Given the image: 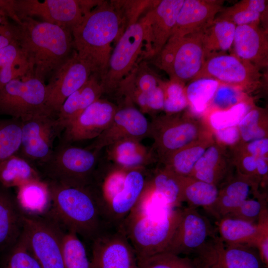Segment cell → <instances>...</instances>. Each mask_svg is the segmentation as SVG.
<instances>
[{
	"instance_id": "cell-26",
	"label": "cell",
	"mask_w": 268,
	"mask_h": 268,
	"mask_svg": "<svg viewBox=\"0 0 268 268\" xmlns=\"http://www.w3.org/2000/svg\"><path fill=\"white\" fill-rule=\"evenodd\" d=\"M6 189L0 188V251L10 248L23 229V212Z\"/></svg>"
},
{
	"instance_id": "cell-28",
	"label": "cell",
	"mask_w": 268,
	"mask_h": 268,
	"mask_svg": "<svg viewBox=\"0 0 268 268\" xmlns=\"http://www.w3.org/2000/svg\"><path fill=\"white\" fill-rule=\"evenodd\" d=\"M107 147L109 158L123 169L139 168L149 158L146 147L137 139H124Z\"/></svg>"
},
{
	"instance_id": "cell-5",
	"label": "cell",
	"mask_w": 268,
	"mask_h": 268,
	"mask_svg": "<svg viewBox=\"0 0 268 268\" xmlns=\"http://www.w3.org/2000/svg\"><path fill=\"white\" fill-rule=\"evenodd\" d=\"M204 31L181 37H170L156 56L158 66L168 75L170 81L184 85L201 70L206 59Z\"/></svg>"
},
{
	"instance_id": "cell-52",
	"label": "cell",
	"mask_w": 268,
	"mask_h": 268,
	"mask_svg": "<svg viewBox=\"0 0 268 268\" xmlns=\"http://www.w3.org/2000/svg\"><path fill=\"white\" fill-rule=\"evenodd\" d=\"M249 154L256 157L266 156L268 152V139L265 137L250 141L247 146Z\"/></svg>"
},
{
	"instance_id": "cell-18",
	"label": "cell",
	"mask_w": 268,
	"mask_h": 268,
	"mask_svg": "<svg viewBox=\"0 0 268 268\" xmlns=\"http://www.w3.org/2000/svg\"><path fill=\"white\" fill-rule=\"evenodd\" d=\"M118 108L106 99L95 101L65 128L67 138L72 141L96 138L110 125Z\"/></svg>"
},
{
	"instance_id": "cell-32",
	"label": "cell",
	"mask_w": 268,
	"mask_h": 268,
	"mask_svg": "<svg viewBox=\"0 0 268 268\" xmlns=\"http://www.w3.org/2000/svg\"><path fill=\"white\" fill-rule=\"evenodd\" d=\"M208 141L197 140L171 154L163 161L165 168L183 177L189 176L206 149Z\"/></svg>"
},
{
	"instance_id": "cell-35",
	"label": "cell",
	"mask_w": 268,
	"mask_h": 268,
	"mask_svg": "<svg viewBox=\"0 0 268 268\" xmlns=\"http://www.w3.org/2000/svg\"><path fill=\"white\" fill-rule=\"evenodd\" d=\"M236 27L231 22L214 20L205 30L203 43L206 59L230 49L233 43Z\"/></svg>"
},
{
	"instance_id": "cell-41",
	"label": "cell",
	"mask_w": 268,
	"mask_h": 268,
	"mask_svg": "<svg viewBox=\"0 0 268 268\" xmlns=\"http://www.w3.org/2000/svg\"><path fill=\"white\" fill-rule=\"evenodd\" d=\"M2 268H42L22 233L8 249Z\"/></svg>"
},
{
	"instance_id": "cell-14",
	"label": "cell",
	"mask_w": 268,
	"mask_h": 268,
	"mask_svg": "<svg viewBox=\"0 0 268 268\" xmlns=\"http://www.w3.org/2000/svg\"><path fill=\"white\" fill-rule=\"evenodd\" d=\"M96 153L95 151L74 146L61 149L53 164L57 181L83 187L91 185L96 164Z\"/></svg>"
},
{
	"instance_id": "cell-16",
	"label": "cell",
	"mask_w": 268,
	"mask_h": 268,
	"mask_svg": "<svg viewBox=\"0 0 268 268\" xmlns=\"http://www.w3.org/2000/svg\"><path fill=\"white\" fill-rule=\"evenodd\" d=\"M149 124L142 112L131 105L118 108L108 127L95 138L89 148L101 149L126 139L141 140L149 134Z\"/></svg>"
},
{
	"instance_id": "cell-37",
	"label": "cell",
	"mask_w": 268,
	"mask_h": 268,
	"mask_svg": "<svg viewBox=\"0 0 268 268\" xmlns=\"http://www.w3.org/2000/svg\"><path fill=\"white\" fill-rule=\"evenodd\" d=\"M222 258L225 268H266L258 249L253 246L224 245Z\"/></svg>"
},
{
	"instance_id": "cell-13",
	"label": "cell",
	"mask_w": 268,
	"mask_h": 268,
	"mask_svg": "<svg viewBox=\"0 0 268 268\" xmlns=\"http://www.w3.org/2000/svg\"><path fill=\"white\" fill-rule=\"evenodd\" d=\"M92 73L89 66L74 50L46 84V105L49 111L57 114L67 98L80 88Z\"/></svg>"
},
{
	"instance_id": "cell-50",
	"label": "cell",
	"mask_w": 268,
	"mask_h": 268,
	"mask_svg": "<svg viewBox=\"0 0 268 268\" xmlns=\"http://www.w3.org/2000/svg\"><path fill=\"white\" fill-rule=\"evenodd\" d=\"M164 101L163 90L158 85L155 89L146 94L145 112L163 109Z\"/></svg>"
},
{
	"instance_id": "cell-1",
	"label": "cell",
	"mask_w": 268,
	"mask_h": 268,
	"mask_svg": "<svg viewBox=\"0 0 268 268\" xmlns=\"http://www.w3.org/2000/svg\"><path fill=\"white\" fill-rule=\"evenodd\" d=\"M15 22L17 42L33 75L45 82L74 51L71 31L25 17Z\"/></svg>"
},
{
	"instance_id": "cell-39",
	"label": "cell",
	"mask_w": 268,
	"mask_h": 268,
	"mask_svg": "<svg viewBox=\"0 0 268 268\" xmlns=\"http://www.w3.org/2000/svg\"><path fill=\"white\" fill-rule=\"evenodd\" d=\"M62 244L65 268H91L85 245L75 232L63 233Z\"/></svg>"
},
{
	"instance_id": "cell-43",
	"label": "cell",
	"mask_w": 268,
	"mask_h": 268,
	"mask_svg": "<svg viewBox=\"0 0 268 268\" xmlns=\"http://www.w3.org/2000/svg\"><path fill=\"white\" fill-rule=\"evenodd\" d=\"M138 268H195L193 260L168 252L138 259Z\"/></svg>"
},
{
	"instance_id": "cell-15",
	"label": "cell",
	"mask_w": 268,
	"mask_h": 268,
	"mask_svg": "<svg viewBox=\"0 0 268 268\" xmlns=\"http://www.w3.org/2000/svg\"><path fill=\"white\" fill-rule=\"evenodd\" d=\"M216 236L208 219L196 208L183 209L181 218L165 252L178 255L195 253Z\"/></svg>"
},
{
	"instance_id": "cell-40",
	"label": "cell",
	"mask_w": 268,
	"mask_h": 268,
	"mask_svg": "<svg viewBox=\"0 0 268 268\" xmlns=\"http://www.w3.org/2000/svg\"><path fill=\"white\" fill-rule=\"evenodd\" d=\"M21 120L0 119V164L15 155L21 147Z\"/></svg>"
},
{
	"instance_id": "cell-4",
	"label": "cell",
	"mask_w": 268,
	"mask_h": 268,
	"mask_svg": "<svg viewBox=\"0 0 268 268\" xmlns=\"http://www.w3.org/2000/svg\"><path fill=\"white\" fill-rule=\"evenodd\" d=\"M179 207L141 213L130 212L121 227L137 259L165 252L180 221Z\"/></svg>"
},
{
	"instance_id": "cell-19",
	"label": "cell",
	"mask_w": 268,
	"mask_h": 268,
	"mask_svg": "<svg viewBox=\"0 0 268 268\" xmlns=\"http://www.w3.org/2000/svg\"><path fill=\"white\" fill-rule=\"evenodd\" d=\"M21 121V146L24 154L36 160H46L52 153L57 120L52 115H39Z\"/></svg>"
},
{
	"instance_id": "cell-22",
	"label": "cell",
	"mask_w": 268,
	"mask_h": 268,
	"mask_svg": "<svg viewBox=\"0 0 268 268\" xmlns=\"http://www.w3.org/2000/svg\"><path fill=\"white\" fill-rule=\"evenodd\" d=\"M147 183L144 174L139 168L127 171L123 188L107 208V218L112 226L121 225L137 202Z\"/></svg>"
},
{
	"instance_id": "cell-12",
	"label": "cell",
	"mask_w": 268,
	"mask_h": 268,
	"mask_svg": "<svg viewBox=\"0 0 268 268\" xmlns=\"http://www.w3.org/2000/svg\"><path fill=\"white\" fill-rule=\"evenodd\" d=\"M201 128L195 121L185 118L165 116L149 123V134L163 161L173 152L198 139Z\"/></svg>"
},
{
	"instance_id": "cell-53",
	"label": "cell",
	"mask_w": 268,
	"mask_h": 268,
	"mask_svg": "<svg viewBox=\"0 0 268 268\" xmlns=\"http://www.w3.org/2000/svg\"><path fill=\"white\" fill-rule=\"evenodd\" d=\"M257 158L250 154L245 156L241 163L242 170L240 174L260 180L257 175Z\"/></svg>"
},
{
	"instance_id": "cell-36",
	"label": "cell",
	"mask_w": 268,
	"mask_h": 268,
	"mask_svg": "<svg viewBox=\"0 0 268 268\" xmlns=\"http://www.w3.org/2000/svg\"><path fill=\"white\" fill-rule=\"evenodd\" d=\"M40 180L37 172L24 159L13 155L0 164V184L9 188Z\"/></svg>"
},
{
	"instance_id": "cell-8",
	"label": "cell",
	"mask_w": 268,
	"mask_h": 268,
	"mask_svg": "<svg viewBox=\"0 0 268 268\" xmlns=\"http://www.w3.org/2000/svg\"><path fill=\"white\" fill-rule=\"evenodd\" d=\"M260 68L234 55L220 54L207 58L202 67L191 81L211 78L219 84L237 88L242 91L255 88L260 83Z\"/></svg>"
},
{
	"instance_id": "cell-24",
	"label": "cell",
	"mask_w": 268,
	"mask_h": 268,
	"mask_svg": "<svg viewBox=\"0 0 268 268\" xmlns=\"http://www.w3.org/2000/svg\"><path fill=\"white\" fill-rule=\"evenodd\" d=\"M104 93L100 78L92 73L87 81L65 101L57 113L60 127L65 128Z\"/></svg>"
},
{
	"instance_id": "cell-49",
	"label": "cell",
	"mask_w": 268,
	"mask_h": 268,
	"mask_svg": "<svg viewBox=\"0 0 268 268\" xmlns=\"http://www.w3.org/2000/svg\"><path fill=\"white\" fill-rule=\"evenodd\" d=\"M16 42L15 22L6 15L0 13V50Z\"/></svg>"
},
{
	"instance_id": "cell-33",
	"label": "cell",
	"mask_w": 268,
	"mask_h": 268,
	"mask_svg": "<svg viewBox=\"0 0 268 268\" xmlns=\"http://www.w3.org/2000/svg\"><path fill=\"white\" fill-rule=\"evenodd\" d=\"M219 189L215 185L188 176L183 177V201L190 207H202L210 212L215 203Z\"/></svg>"
},
{
	"instance_id": "cell-30",
	"label": "cell",
	"mask_w": 268,
	"mask_h": 268,
	"mask_svg": "<svg viewBox=\"0 0 268 268\" xmlns=\"http://www.w3.org/2000/svg\"><path fill=\"white\" fill-rule=\"evenodd\" d=\"M267 3L266 0H242L232 6L224 7L214 20L231 22L236 26L260 21L268 11Z\"/></svg>"
},
{
	"instance_id": "cell-46",
	"label": "cell",
	"mask_w": 268,
	"mask_h": 268,
	"mask_svg": "<svg viewBox=\"0 0 268 268\" xmlns=\"http://www.w3.org/2000/svg\"><path fill=\"white\" fill-rule=\"evenodd\" d=\"M256 197L254 199H247L227 215L251 222L258 223L261 218L268 215V206L266 198L263 196L258 194Z\"/></svg>"
},
{
	"instance_id": "cell-6",
	"label": "cell",
	"mask_w": 268,
	"mask_h": 268,
	"mask_svg": "<svg viewBox=\"0 0 268 268\" xmlns=\"http://www.w3.org/2000/svg\"><path fill=\"white\" fill-rule=\"evenodd\" d=\"M0 115L24 121L53 115L46 105L45 82L29 74L15 78L0 89Z\"/></svg>"
},
{
	"instance_id": "cell-17",
	"label": "cell",
	"mask_w": 268,
	"mask_h": 268,
	"mask_svg": "<svg viewBox=\"0 0 268 268\" xmlns=\"http://www.w3.org/2000/svg\"><path fill=\"white\" fill-rule=\"evenodd\" d=\"M184 0H159L141 19L146 28L147 56L156 57L167 42Z\"/></svg>"
},
{
	"instance_id": "cell-27",
	"label": "cell",
	"mask_w": 268,
	"mask_h": 268,
	"mask_svg": "<svg viewBox=\"0 0 268 268\" xmlns=\"http://www.w3.org/2000/svg\"><path fill=\"white\" fill-rule=\"evenodd\" d=\"M17 203L20 209L30 214H41L51 202L49 184L33 180L17 187Z\"/></svg>"
},
{
	"instance_id": "cell-9",
	"label": "cell",
	"mask_w": 268,
	"mask_h": 268,
	"mask_svg": "<svg viewBox=\"0 0 268 268\" xmlns=\"http://www.w3.org/2000/svg\"><path fill=\"white\" fill-rule=\"evenodd\" d=\"M22 233L42 268H65L63 233L50 221L23 213Z\"/></svg>"
},
{
	"instance_id": "cell-38",
	"label": "cell",
	"mask_w": 268,
	"mask_h": 268,
	"mask_svg": "<svg viewBox=\"0 0 268 268\" xmlns=\"http://www.w3.org/2000/svg\"><path fill=\"white\" fill-rule=\"evenodd\" d=\"M185 89L189 105L196 113L201 114L207 109L219 83L211 78H199L191 81Z\"/></svg>"
},
{
	"instance_id": "cell-25",
	"label": "cell",
	"mask_w": 268,
	"mask_h": 268,
	"mask_svg": "<svg viewBox=\"0 0 268 268\" xmlns=\"http://www.w3.org/2000/svg\"><path fill=\"white\" fill-rule=\"evenodd\" d=\"M258 184L257 179L240 174L219 190L217 200L209 213L217 219L231 213L249 199L252 192L257 193Z\"/></svg>"
},
{
	"instance_id": "cell-10",
	"label": "cell",
	"mask_w": 268,
	"mask_h": 268,
	"mask_svg": "<svg viewBox=\"0 0 268 268\" xmlns=\"http://www.w3.org/2000/svg\"><path fill=\"white\" fill-rule=\"evenodd\" d=\"M14 9L19 20L37 16L71 31L87 13L83 0H14Z\"/></svg>"
},
{
	"instance_id": "cell-51",
	"label": "cell",
	"mask_w": 268,
	"mask_h": 268,
	"mask_svg": "<svg viewBox=\"0 0 268 268\" xmlns=\"http://www.w3.org/2000/svg\"><path fill=\"white\" fill-rule=\"evenodd\" d=\"M215 134L219 141L229 145H234L241 138L237 126L215 131Z\"/></svg>"
},
{
	"instance_id": "cell-2",
	"label": "cell",
	"mask_w": 268,
	"mask_h": 268,
	"mask_svg": "<svg viewBox=\"0 0 268 268\" xmlns=\"http://www.w3.org/2000/svg\"><path fill=\"white\" fill-rule=\"evenodd\" d=\"M124 31L120 15L110 2L103 0L71 31L74 50L100 79L107 68L111 44Z\"/></svg>"
},
{
	"instance_id": "cell-48",
	"label": "cell",
	"mask_w": 268,
	"mask_h": 268,
	"mask_svg": "<svg viewBox=\"0 0 268 268\" xmlns=\"http://www.w3.org/2000/svg\"><path fill=\"white\" fill-rule=\"evenodd\" d=\"M242 90L229 85L219 84L216 92L208 105H211L216 110L227 109L244 101Z\"/></svg>"
},
{
	"instance_id": "cell-44",
	"label": "cell",
	"mask_w": 268,
	"mask_h": 268,
	"mask_svg": "<svg viewBox=\"0 0 268 268\" xmlns=\"http://www.w3.org/2000/svg\"><path fill=\"white\" fill-rule=\"evenodd\" d=\"M263 115L262 109L255 107L249 110L240 121L237 127L244 141L266 137V130L261 125Z\"/></svg>"
},
{
	"instance_id": "cell-3",
	"label": "cell",
	"mask_w": 268,
	"mask_h": 268,
	"mask_svg": "<svg viewBox=\"0 0 268 268\" xmlns=\"http://www.w3.org/2000/svg\"><path fill=\"white\" fill-rule=\"evenodd\" d=\"M49 185L54 212L68 230L92 242L113 227L88 187L58 181Z\"/></svg>"
},
{
	"instance_id": "cell-31",
	"label": "cell",
	"mask_w": 268,
	"mask_h": 268,
	"mask_svg": "<svg viewBox=\"0 0 268 268\" xmlns=\"http://www.w3.org/2000/svg\"><path fill=\"white\" fill-rule=\"evenodd\" d=\"M183 177L166 168L157 171L150 184L155 193L170 208L179 207L183 201Z\"/></svg>"
},
{
	"instance_id": "cell-54",
	"label": "cell",
	"mask_w": 268,
	"mask_h": 268,
	"mask_svg": "<svg viewBox=\"0 0 268 268\" xmlns=\"http://www.w3.org/2000/svg\"><path fill=\"white\" fill-rule=\"evenodd\" d=\"M0 13L6 15L16 23L20 21L15 13L14 0H0Z\"/></svg>"
},
{
	"instance_id": "cell-47",
	"label": "cell",
	"mask_w": 268,
	"mask_h": 268,
	"mask_svg": "<svg viewBox=\"0 0 268 268\" xmlns=\"http://www.w3.org/2000/svg\"><path fill=\"white\" fill-rule=\"evenodd\" d=\"M159 85L163 90L164 101L163 109L166 112L177 113L189 105L184 85L172 81L167 83L159 82Z\"/></svg>"
},
{
	"instance_id": "cell-20",
	"label": "cell",
	"mask_w": 268,
	"mask_h": 268,
	"mask_svg": "<svg viewBox=\"0 0 268 268\" xmlns=\"http://www.w3.org/2000/svg\"><path fill=\"white\" fill-rule=\"evenodd\" d=\"M222 0H184L170 37H181L205 30L224 7Z\"/></svg>"
},
{
	"instance_id": "cell-42",
	"label": "cell",
	"mask_w": 268,
	"mask_h": 268,
	"mask_svg": "<svg viewBox=\"0 0 268 268\" xmlns=\"http://www.w3.org/2000/svg\"><path fill=\"white\" fill-rule=\"evenodd\" d=\"M159 0H111L110 3L120 15L124 31L129 26L137 22L140 14L150 9Z\"/></svg>"
},
{
	"instance_id": "cell-11",
	"label": "cell",
	"mask_w": 268,
	"mask_h": 268,
	"mask_svg": "<svg viewBox=\"0 0 268 268\" xmlns=\"http://www.w3.org/2000/svg\"><path fill=\"white\" fill-rule=\"evenodd\" d=\"M91 268H138L136 254L121 227H112L92 241Z\"/></svg>"
},
{
	"instance_id": "cell-21",
	"label": "cell",
	"mask_w": 268,
	"mask_h": 268,
	"mask_svg": "<svg viewBox=\"0 0 268 268\" xmlns=\"http://www.w3.org/2000/svg\"><path fill=\"white\" fill-rule=\"evenodd\" d=\"M260 21L236 26L233 43L236 56L259 68L268 65V31Z\"/></svg>"
},
{
	"instance_id": "cell-55",
	"label": "cell",
	"mask_w": 268,
	"mask_h": 268,
	"mask_svg": "<svg viewBox=\"0 0 268 268\" xmlns=\"http://www.w3.org/2000/svg\"><path fill=\"white\" fill-rule=\"evenodd\" d=\"M257 248L265 268H268V232L265 233L262 236Z\"/></svg>"
},
{
	"instance_id": "cell-45",
	"label": "cell",
	"mask_w": 268,
	"mask_h": 268,
	"mask_svg": "<svg viewBox=\"0 0 268 268\" xmlns=\"http://www.w3.org/2000/svg\"><path fill=\"white\" fill-rule=\"evenodd\" d=\"M249 110L247 103L240 102L227 109L213 111L209 116V122L215 131L237 126Z\"/></svg>"
},
{
	"instance_id": "cell-23",
	"label": "cell",
	"mask_w": 268,
	"mask_h": 268,
	"mask_svg": "<svg viewBox=\"0 0 268 268\" xmlns=\"http://www.w3.org/2000/svg\"><path fill=\"white\" fill-rule=\"evenodd\" d=\"M218 237L225 245H247L257 246L264 234L268 232V219L258 223L225 215L217 221Z\"/></svg>"
},
{
	"instance_id": "cell-29",
	"label": "cell",
	"mask_w": 268,
	"mask_h": 268,
	"mask_svg": "<svg viewBox=\"0 0 268 268\" xmlns=\"http://www.w3.org/2000/svg\"><path fill=\"white\" fill-rule=\"evenodd\" d=\"M33 74L29 62L17 42L0 50V89L15 78Z\"/></svg>"
},
{
	"instance_id": "cell-56",
	"label": "cell",
	"mask_w": 268,
	"mask_h": 268,
	"mask_svg": "<svg viewBox=\"0 0 268 268\" xmlns=\"http://www.w3.org/2000/svg\"><path fill=\"white\" fill-rule=\"evenodd\" d=\"M257 175L259 178L266 179L268 172V158L266 156L257 158Z\"/></svg>"
},
{
	"instance_id": "cell-34",
	"label": "cell",
	"mask_w": 268,
	"mask_h": 268,
	"mask_svg": "<svg viewBox=\"0 0 268 268\" xmlns=\"http://www.w3.org/2000/svg\"><path fill=\"white\" fill-rule=\"evenodd\" d=\"M221 155L218 146L209 145L196 163L189 177L218 187L226 173L220 162Z\"/></svg>"
},
{
	"instance_id": "cell-7",
	"label": "cell",
	"mask_w": 268,
	"mask_h": 268,
	"mask_svg": "<svg viewBox=\"0 0 268 268\" xmlns=\"http://www.w3.org/2000/svg\"><path fill=\"white\" fill-rule=\"evenodd\" d=\"M146 39V28L141 20L123 32L111 52L106 71L100 79L104 93L117 90L124 77L131 72Z\"/></svg>"
}]
</instances>
